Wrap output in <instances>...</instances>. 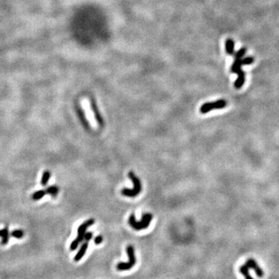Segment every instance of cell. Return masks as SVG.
Listing matches in <instances>:
<instances>
[{
  "mask_svg": "<svg viewBox=\"0 0 279 279\" xmlns=\"http://www.w3.org/2000/svg\"><path fill=\"white\" fill-rule=\"evenodd\" d=\"M92 237H93V233H92V232H87V233H85V237H84V240H85V241L88 242L90 240L92 239Z\"/></svg>",
  "mask_w": 279,
  "mask_h": 279,
  "instance_id": "cell-18",
  "label": "cell"
},
{
  "mask_svg": "<svg viewBox=\"0 0 279 279\" xmlns=\"http://www.w3.org/2000/svg\"><path fill=\"white\" fill-rule=\"evenodd\" d=\"M226 51L229 55H231L234 52V41L232 39H227L226 41Z\"/></svg>",
  "mask_w": 279,
  "mask_h": 279,
  "instance_id": "cell-11",
  "label": "cell"
},
{
  "mask_svg": "<svg viewBox=\"0 0 279 279\" xmlns=\"http://www.w3.org/2000/svg\"><path fill=\"white\" fill-rule=\"evenodd\" d=\"M128 177L130 178V179L132 181L133 184V188L130 189V188H123L121 191V194L124 196H127V197H136L138 195L140 194V192L142 190V186H141V182L137 176H136V175L134 174V172H130L128 173Z\"/></svg>",
  "mask_w": 279,
  "mask_h": 279,
  "instance_id": "cell-2",
  "label": "cell"
},
{
  "mask_svg": "<svg viewBox=\"0 0 279 279\" xmlns=\"http://www.w3.org/2000/svg\"><path fill=\"white\" fill-rule=\"evenodd\" d=\"M240 272L243 275V276H244L245 279H254L252 277H251V275H250L249 267H248L246 264L240 266Z\"/></svg>",
  "mask_w": 279,
  "mask_h": 279,
  "instance_id": "cell-13",
  "label": "cell"
},
{
  "mask_svg": "<svg viewBox=\"0 0 279 279\" xmlns=\"http://www.w3.org/2000/svg\"><path fill=\"white\" fill-rule=\"evenodd\" d=\"M127 253L128 255V262H120L117 264V268L119 271H127L131 269L136 264V257L134 254V248L130 245L127 247Z\"/></svg>",
  "mask_w": 279,
  "mask_h": 279,
  "instance_id": "cell-5",
  "label": "cell"
},
{
  "mask_svg": "<svg viewBox=\"0 0 279 279\" xmlns=\"http://www.w3.org/2000/svg\"><path fill=\"white\" fill-rule=\"evenodd\" d=\"M9 235H10V233H9L8 227H5V228H3L2 230H0V237L2 238V242H1L2 244V245L7 244L8 242H9Z\"/></svg>",
  "mask_w": 279,
  "mask_h": 279,
  "instance_id": "cell-10",
  "label": "cell"
},
{
  "mask_svg": "<svg viewBox=\"0 0 279 279\" xmlns=\"http://www.w3.org/2000/svg\"><path fill=\"white\" fill-rule=\"evenodd\" d=\"M23 231L21 230H14L10 233V236L14 238H17V239H21L23 237Z\"/></svg>",
  "mask_w": 279,
  "mask_h": 279,
  "instance_id": "cell-16",
  "label": "cell"
},
{
  "mask_svg": "<svg viewBox=\"0 0 279 279\" xmlns=\"http://www.w3.org/2000/svg\"><path fill=\"white\" fill-rule=\"evenodd\" d=\"M95 222V220L93 219H89L84 222L82 225H80L78 228V237L75 240H74L72 242L70 245L71 251H75L78 248V245L84 240V237H85L86 230L92 225H93Z\"/></svg>",
  "mask_w": 279,
  "mask_h": 279,
  "instance_id": "cell-4",
  "label": "cell"
},
{
  "mask_svg": "<svg viewBox=\"0 0 279 279\" xmlns=\"http://www.w3.org/2000/svg\"><path fill=\"white\" fill-rule=\"evenodd\" d=\"M50 178H51V172L49 171H44L43 172V175L41 177V181H40V183L43 186L47 185V184L49 182Z\"/></svg>",
  "mask_w": 279,
  "mask_h": 279,
  "instance_id": "cell-14",
  "label": "cell"
},
{
  "mask_svg": "<svg viewBox=\"0 0 279 279\" xmlns=\"http://www.w3.org/2000/svg\"><path fill=\"white\" fill-rule=\"evenodd\" d=\"M47 194L46 190H39V191H37L32 195L31 198L32 199L34 200V201H37V200L41 199L45 195Z\"/></svg>",
  "mask_w": 279,
  "mask_h": 279,
  "instance_id": "cell-15",
  "label": "cell"
},
{
  "mask_svg": "<svg viewBox=\"0 0 279 279\" xmlns=\"http://www.w3.org/2000/svg\"><path fill=\"white\" fill-rule=\"evenodd\" d=\"M227 102L225 99H219L217 101L212 102H206L200 107V112L202 114L207 113L212 109H223L227 106Z\"/></svg>",
  "mask_w": 279,
  "mask_h": 279,
  "instance_id": "cell-6",
  "label": "cell"
},
{
  "mask_svg": "<svg viewBox=\"0 0 279 279\" xmlns=\"http://www.w3.org/2000/svg\"><path fill=\"white\" fill-rule=\"evenodd\" d=\"M153 216L151 213H143L142 215L141 220L137 221L134 214H131L129 217V224L135 230H141L147 229L151 224Z\"/></svg>",
  "mask_w": 279,
  "mask_h": 279,
  "instance_id": "cell-3",
  "label": "cell"
},
{
  "mask_svg": "<svg viewBox=\"0 0 279 279\" xmlns=\"http://www.w3.org/2000/svg\"><path fill=\"white\" fill-rule=\"evenodd\" d=\"M90 106H91V109L92 110L93 114H94L95 118H96V120L97 121L98 123H99V125L102 127V126L103 125V123H104V122H103L102 117L101 114H100L99 109H98V106L97 105H96L94 99H90Z\"/></svg>",
  "mask_w": 279,
  "mask_h": 279,
  "instance_id": "cell-8",
  "label": "cell"
},
{
  "mask_svg": "<svg viewBox=\"0 0 279 279\" xmlns=\"http://www.w3.org/2000/svg\"><path fill=\"white\" fill-rule=\"evenodd\" d=\"M88 242L85 241L83 243H82V246H81V247L79 249V251H78L77 254L75 256V257H74L75 261H81V259L84 257V255H85V253H86L87 250H88Z\"/></svg>",
  "mask_w": 279,
  "mask_h": 279,
  "instance_id": "cell-9",
  "label": "cell"
},
{
  "mask_svg": "<svg viewBox=\"0 0 279 279\" xmlns=\"http://www.w3.org/2000/svg\"><path fill=\"white\" fill-rule=\"evenodd\" d=\"M79 113H80V117H81V120H82V122H83L84 123V125H85L86 126V124L87 125H88V121H86V120H85V116H84V114H83V112H82V111L81 110L80 112H79Z\"/></svg>",
  "mask_w": 279,
  "mask_h": 279,
  "instance_id": "cell-20",
  "label": "cell"
},
{
  "mask_svg": "<svg viewBox=\"0 0 279 279\" xmlns=\"http://www.w3.org/2000/svg\"><path fill=\"white\" fill-rule=\"evenodd\" d=\"M254 62V57H245V58L242 59V63H243V65H246V64H251Z\"/></svg>",
  "mask_w": 279,
  "mask_h": 279,
  "instance_id": "cell-17",
  "label": "cell"
},
{
  "mask_svg": "<svg viewBox=\"0 0 279 279\" xmlns=\"http://www.w3.org/2000/svg\"><path fill=\"white\" fill-rule=\"evenodd\" d=\"M47 194L50 195L52 197H56L59 192V188L57 185H51L46 189Z\"/></svg>",
  "mask_w": 279,
  "mask_h": 279,
  "instance_id": "cell-12",
  "label": "cell"
},
{
  "mask_svg": "<svg viewBox=\"0 0 279 279\" xmlns=\"http://www.w3.org/2000/svg\"><path fill=\"white\" fill-rule=\"evenodd\" d=\"M102 240H103L102 237L101 235H99V236H97L96 238H95L94 241H95V243H96V245H99V244H100V243H102Z\"/></svg>",
  "mask_w": 279,
  "mask_h": 279,
  "instance_id": "cell-19",
  "label": "cell"
},
{
  "mask_svg": "<svg viewBox=\"0 0 279 279\" xmlns=\"http://www.w3.org/2000/svg\"><path fill=\"white\" fill-rule=\"evenodd\" d=\"M246 264L249 269H252L255 272L256 275H257V277L259 278H262L264 276V271L261 269V267L257 264V263L256 262L255 260L252 259V258H250L248 259L247 261H246Z\"/></svg>",
  "mask_w": 279,
  "mask_h": 279,
  "instance_id": "cell-7",
  "label": "cell"
},
{
  "mask_svg": "<svg viewBox=\"0 0 279 279\" xmlns=\"http://www.w3.org/2000/svg\"><path fill=\"white\" fill-rule=\"evenodd\" d=\"M246 53V48L242 47L240 48L238 51H237L234 56V61L231 66V72L236 73L238 75L237 78L234 83V87L237 89H240L243 85L245 82V73L242 70L241 67L243 66L242 63V57L244 56Z\"/></svg>",
  "mask_w": 279,
  "mask_h": 279,
  "instance_id": "cell-1",
  "label": "cell"
}]
</instances>
